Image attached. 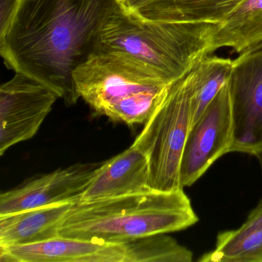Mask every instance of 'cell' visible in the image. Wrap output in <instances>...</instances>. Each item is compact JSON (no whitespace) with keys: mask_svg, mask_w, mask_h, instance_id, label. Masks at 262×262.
<instances>
[{"mask_svg":"<svg viewBox=\"0 0 262 262\" xmlns=\"http://www.w3.org/2000/svg\"><path fill=\"white\" fill-rule=\"evenodd\" d=\"M116 0H23L0 36L6 66L45 85L67 106L79 100L73 74L94 50Z\"/></svg>","mask_w":262,"mask_h":262,"instance_id":"6da1fadb","label":"cell"},{"mask_svg":"<svg viewBox=\"0 0 262 262\" xmlns=\"http://www.w3.org/2000/svg\"><path fill=\"white\" fill-rule=\"evenodd\" d=\"M199 222L183 189H150L94 202H76L59 236L124 244L186 229Z\"/></svg>","mask_w":262,"mask_h":262,"instance_id":"7a4b0ae2","label":"cell"},{"mask_svg":"<svg viewBox=\"0 0 262 262\" xmlns=\"http://www.w3.org/2000/svg\"><path fill=\"white\" fill-rule=\"evenodd\" d=\"M219 25L142 21L124 13L116 3L99 30L93 52L124 55L172 84L201 59L214 54L213 41Z\"/></svg>","mask_w":262,"mask_h":262,"instance_id":"3957f363","label":"cell"},{"mask_svg":"<svg viewBox=\"0 0 262 262\" xmlns=\"http://www.w3.org/2000/svg\"><path fill=\"white\" fill-rule=\"evenodd\" d=\"M73 79L79 98L95 113L130 126L144 125L171 85L145 64L108 52H93Z\"/></svg>","mask_w":262,"mask_h":262,"instance_id":"277c9868","label":"cell"},{"mask_svg":"<svg viewBox=\"0 0 262 262\" xmlns=\"http://www.w3.org/2000/svg\"><path fill=\"white\" fill-rule=\"evenodd\" d=\"M191 94L188 73L171 84L166 96L133 142L148 160L151 189H183L180 166L192 121Z\"/></svg>","mask_w":262,"mask_h":262,"instance_id":"5b68a950","label":"cell"},{"mask_svg":"<svg viewBox=\"0 0 262 262\" xmlns=\"http://www.w3.org/2000/svg\"><path fill=\"white\" fill-rule=\"evenodd\" d=\"M233 139L232 105L228 82L190 128L181 162L182 188L195 183L219 158L231 152Z\"/></svg>","mask_w":262,"mask_h":262,"instance_id":"8992f818","label":"cell"},{"mask_svg":"<svg viewBox=\"0 0 262 262\" xmlns=\"http://www.w3.org/2000/svg\"><path fill=\"white\" fill-rule=\"evenodd\" d=\"M228 85L234 125L231 152L253 156L262 148V43L233 60Z\"/></svg>","mask_w":262,"mask_h":262,"instance_id":"52a82bcc","label":"cell"},{"mask_svg":"<svg viewBox=\"0 0 262 262\" xmlns=\"http://www.w3.org/2000/svg\"><path fill=\"white\" fill-rule=\"evenodd\" d=\"M57 95L43 84L22 73L0 88V155L32 139L39 131Z\"/></svg>","mask_w":262,"mask_h":262,"instance_id":"ba28073f","label":"cell"},{"mask_svg":"<svg viewBox=\"0 0 262 262\" xmlns=\"http://www.w3.org/2000/svg\"><path fill=\"white\" fill-rule=\"evenodd\" d=\"M102 163H78L29 179L0 194V215L62 202H79Z\"/></svg>","mask_w":262,"mask_h":262,"instance_id":"9c48e42d","label":"cell"},{"mask_svg":"<svg viewBox=\"0 0 262 262\" xmlns=\"http://www.w3.org/2000/svg\"><path fill=\"white\" fill-rule=\"evenodd\" d=\"M125 255L124 244L64 236L0 247L2 262H124Z\"/></svg>","mask_w":262,"mask_h":262,"instance_id":"30bf717a","label":"cell"},{"mask_svg":"<svg viewBox=\"0 0 262 262\" xmlns=\"http://www.w3.org/2000/svg\"><path fill=\"white\" fill-rule=\"evenodd\" d=\"M245 0H116L132 17L149 22L222 24Z\"/></svg>","mask_w":262,"mask_h":262,"instance_id":"8fae6325","label":"cell"},{"mask_svg":"<svg viewBox=\"0 0 262 262\" xmlns=\"http://www.w3.org/2000/svg\"><path fill=\"white\" fill-rule=\"evenodd\" d=\"M150 189L148 160L133 143L125 151L101 164L79 202H94Z\"/></svg>","mask_w":262,"mask_h":262,"instance_id":"7c38bea8","label":"cell"},{"mask_svg":"<svg viewBox=\"0 0 262 262\" xmlns=\"http://www.w3.org/2000/svg\"><path fill=\"white\" fill-rule=\"evenodd\" d=\"M74 202H62L0 215V247L27 245L59 236Z\"/></svg>","mask_w":262,"mask_h":262,"instance_id":"4fadbf2b","label":"cell"},{"mask_svg":"<svg viewBox=\"0 0 262 262\" xmlns=\"http://www.w3.org/2000/svg\"><path fill=\"white\" fill-rule=\"evenodd\" d=\"M262 43V0H245L219 24L214 36V52L229 48L239 55Z\"/></svg>","mask_w":262,"mask_h":262,"instance_id":"5bb4252c","label":"cell"},{"mask_svg":"<svg viewBox=\"0 0 262 262\" xmlns=\"http://www.w3.org/2000/svg\"><path fill=\"white\" fill-rule=\"evenodd\" d=\"M231 58L211 54L197 62L189 72L191 78V125L199 119L222 87L228 82L233 69Z\"/></svg>","mask_w":262,"mask_h":262,"instance_id":"9a60e30c","label":"cell"},{"mask_svg":"<svg viewBox=\"0 0 262 262\" xmlns=\"http://www.w3.org/2000/svg\"><path fill=\"white\" fill-rule=\"evenodd\" d=\"M201 262H262V226L220 232L215 247L199 259Z\"/></svg>","mask_w":262,"mask_h":262,"instance_id":"2e32d148","label":"cell"},{"mask_svg":"<svg viewBox=\"0 0 262 262\" xmlns=\"http://www.w3.org/2000/svg\"><path fill=\"white\" fill-rule=\"evenodd\" d=\"M124 262H191L193 254L165 234H153L124 243Z\"/></svg>","mask_w":262,"mask_h":262,"instance_id":"e0dca14e","label":"cell"},{"mask_svg":"<svg viewBox=\"0 0 262 262\" xmlns=\"http://www.w3.org/2000/svg\"><path fill=\"white\" fill-rule=\"evenodd\" d=\"M22 1L23 0H1L0 36H4L10 28Z\"/></svg>","mask_w":262,"mask_h":262,"instance_id":"ac0fdd59","label":"cell"},{"mask_svg":"<svg viewBox=\"0 0 262 262\" xmlns=\"http://www.w3.org/2000/svg\"><path fill=\"white\" fill-rule=\"evenodd\" d=\"M262 226V199L258 205L248 214L246 221L239 228L242 230L254 229Z\"/></svg>","mask_w":262,"mask_h":262,"instance_id":"d6986e66","label":"cell"},{"mask_svg":"<svg viewBox=\"0 0 262 262\" xmlns=\"http://www.w3.org/2000/svg\"><path fill=\"white\" fill-rule=\"evenodd\" d=\"M254 156H255L256 159L258 161L259 165H260V169H261L262 171V148L257 150V151L254 153Z\"/></svg>","mask_w":262,"mask_h":262,"instance_id":"ffe728a7","label":"cell"}]
</instances>
